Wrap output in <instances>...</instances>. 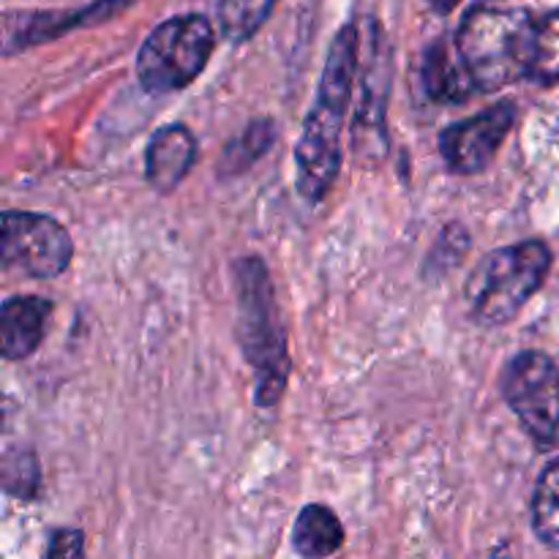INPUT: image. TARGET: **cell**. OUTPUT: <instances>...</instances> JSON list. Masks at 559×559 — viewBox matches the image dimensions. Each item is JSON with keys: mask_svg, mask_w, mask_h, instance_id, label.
I'll list each match as a JSON object with an SVG mask.
<instances>
[{"mask_svg": "<svg viewBox=\"0 0 559 559\" xmlns=\"http://www.w3.org/2000/svg\"><path fill=\"white\" fill-rule=\"evenodd\" d=\"M391 93V49L380 27L369 33L364 76H360V104L355 112V142L360 153H382L385 147V104Z\"/></svg>", "mask_w": 559, "mask_h": 559, "instance_id": "9c48e42d", "label": "cell"}, {"mask_svg": "<svg viewBox=\"0 0 559 559\" xmlns=\"http://www.w3.org/2000/svg\"><path fill=\"white\" fill-rule=\"evenodd\" d=\"M49 300L36 295H16L3 304L0 314V349L5 360H22L41 344L49 320Z\"/></svg>", "mask_w": 559, "mask_h": 559, "instance_id": "8fae6325", "label": "cell"}, {"mask_svg": "<svg viewBox=\"0 0 559 559\" xmlns=\"http://www.w3.org/2000/svg\"><path fill=\"white\" fill-rule=\"evenodd\" d=\"M426 3H429L435 11H440V14H448V11L456 9L459 0H426Z\"/></svg>", "mask_w": 559, "mask_h": 559, "instance_id": "d6986e66", "label": "cell"}, {"mask_svg": "<svg viewBox=\"0 0 559 559\" xmlns=\"http://www.w3.org/2000/svg\"><path fill=\"white\" fill-rule=\"evenodd\" d=\"M197 158V142L186 126H164L153 134L145 153V178L158 194L178 189Z\"/></svg>", "mask_w": 559, "mask_h": 559, "instance_id": "30bf717a", "label": "cell"}, {"mask_svg": "<svg viewBox=\"0 0 559 559\" xmlns=\"http://www.w3.org/2000/svg\"><path fill=\"white\" fill-rule=\"evenodd\" d=\"M216 47V31L202 14H180L153 27L136 55V76L151 93L183 91L197 80Z\"/></svg>", "mask_w": 559, "mask_h": 559, "instance_id": "5b68a950", "label": "cell"}, {"mask_svg": "<svg viewBox=\"0 0 559 559\" xmlns=\"http://www.w3.org/2000/svg\"><path fill=\"white\" fill-rule=\"evenodd\" d=\"M535 27L524 5L511 0H486L464 14L456 33V52L480 91H500L530 76Z\"/></svg>", "mask_w": 559, "mask_h": 559, "instance_id": "7a4b0ae2", "label": "cell"}, {"mask_svg": "<svg viewBox=\"0 0 559 559\" xmlns=\"http://www.w3.org/2000/svg\"><path fill=\"white\" fill-rule=\"evenodd\" d=\"M358 69V33L344 25L336 33L317 87L314 107L295 147V183L309 202H320L333 189L342 169V131Z\"/></svg>", "mask_w": 559, "mask_h": 559, "instance_id": "6da1fadb", "label": "cell"}, {"mask_svg": "<svg viewBox=\"0 0 559 559\" xmlns=\"http://www.w3.org/2000/svg\"><path fill=\"white\" fill-rule=\"evenodd\" d=\"M276 0H218V22L229 41H246L260 31Z\"/></svg>", "mask_w": 559, "mask_h": 559, "instance_id": "9a60e30c", "label": "cell"}, {"mask_svg": "<svg viewBox=\"0 0 559 559\" xmlns=\"http://www.w3.org/2000/svg\"><path fill=\"white\" fill-rule=\"evenodd\" d=\"M271 142L273 123L271 120H257V123H251L249 129H246V134L240 136L235 145L227 147V153H224V169L238 173V169L249 167L257 156H262V153L271 147Z\"/></svg>", "mask_w": 559, "mask_h": 559, "instance_id": "e0dca14e", "label": "cell"}, {"mask_svg": "<svg viewBox=\"0 0 559 559\" xmlns=\"http://www.w3.org/2000/svg\"><path fill=\"white\" fill-rule=\"evenodd\" d=\"M513 123H516V107H513V102L495 104L486 112L451 123L440 136L442 158L456 173H484L495 162L497 151L506 142V136L511 134Z\"/></svg>", "mask_w": 559, "mask_h": 559, "instance_id": "ba28073f", "label": "cell"}, {"mask_svg": "<svg viewBox=\"0 0 559 559\" xmlns=\"http://www.w3.org/2000/svg\"><path fill=\"white\" fill-rule=\"evenodd\" d=\"M495 559H508V557H495Z\"/></svg>", "mask_w": 559, "mask_h": 559, "instance_id": "ffe728a7", "label": "cell"}, {"mask_svg": "<svg viewBox=\"0 0 559 559\" xmlns=\"http://www.w3.org/2000/svg\"><path fill=\"white\" fill-rule=\"evenodd\" d=\"M530 80L540 85H551L559 80V11H551L535 27Z\"/></svg>", "mask_w": 559, "mask_h": 559, "instance_id": "2e32d148", "label": "cell"}, {"mask_svg": "<svg viewBox=\"0 0 559 559\" xmlns=\"http://www.w3.org/2000/svg\"><path fill=\"white\" fill-rule=\"evenodd\" d=\"M49 559H82V535L69 530L58 533L49 546Z\"/></svg>", "mask_w": 559, "mask_h": 559, "instance_id": "ac0fdd59", "label": "cell"}, {"mask_svg": "<svg viewBox=\"0 0 559 559\" xmlns=\"http://www.w3.org/2000/svg\"><path fill=\"white\" fill-rule=\"evenodd\" d=\"M235 289H238L240 311V344L254 366L257 404L273 407L282 399L289 374L287 333L278 322L276 298H273L271 276L265 262L257 257L235 265Z\"/></svg>", "mask_w": 559, "mask_h": 559, "instance_id": "3957f363", "label": "cell"}, {"mask_svg": "<svg viewBox=\"0 0 559 559\" xmlns=\"http://www.w3.org/2000/svg\"><path fill=\"white\" fill-rule=\"evenodd\" d=\"M344 544V527L325 506H306L293 527V549L304 559H325Z\"/></svg>", "mask_w": 559, "mask_h": 559, "instance_id": "7c38bea8", "label": "cell"}, {"mask_svg": "<svg viewBox=\"0 0 559 559\" xmlns=\"http://www.w3.org/2000/svg\"><path fill=\"white\" fill-rule=\"evenodd\" d=\"M533 527L544 544L559 549V462L549 464L535 486Z\"/></svg>", "mask_w": 559, "mask_h": 559, "instance_id": "5bb4252c", "label": "cell"}, {"mask_svg": "<svg viewBox=\"0 0 559 559\" xmlns=\"http://www.w3.org/2000/svg\"><path fill=\"white\" fill-rule=\"evenodd\" d=\"M549 267L551 251L540 240L491 251L467 282L469 311L484 325H508L538 293Z\"/></svg>", "mask_w": 559, "mask_h": 559, "instance_id": "277c9868", "label": "cell"}, {"mask_svg": "<svg viewBox=\"0 0 559 559\" xmlns=\"http://www.w3.org/2000/svg\"><path fill=\"white\" fill-rule=\"evenodd\" d=\"M0 246L5 267H20L36 278L60 276L74 254L69 233L41 213H5Z\"/></svg>", "mask_w": 559, "mask_h": 559, "instance_id": "52a82bcc", "label": "cell"}, {"mask_svg": "<svg viewBox=\"0 0 559 559\" xmlns=\"http://www.w3.org/2000/svg\"><path fill=\"white\" fill-rule=\"evenodd\" d=\"M424 85L426 93L437 102H464L475 87V82L464 69L459 52L453 55L445 47V41H435L426 49Z\"/></svg>", "mask_w": 559, "mask_h": 559, "instance_id": "4fadbf2b", "label": "cell"}, {"mask_svg": "<svg viewBox=\"0 0 559 559\" xmlns=\"http://www.w3.org/2000/svg\"><path fill=\"white\" fill-rule=\"evenodd\" d=\"M502 396L540 448L559 445V371L549 355H516L502 377Z\"/></svg>", "mask_w": 559, "mask_h": 559, "instance_id": "8992f818", "label": "cell"}]
</instances>
